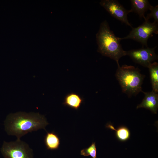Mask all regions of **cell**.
Listing matches in <instances>:
<instances>
[{"label":"cell","mask_w":158,"mask_h":158,"mask_svg":"<svg viewBox=\"0 0 158 158\" xmlns=\"http://www.w3.org/2000/svg\"><path fill=\"white\" fill-rule=\"evenodd\" d=\"M48 124L43 115L38 113L21 111L9 114L4 121L7 133L16 136L18 139L29 132L41 129L45 130Z\"/></svg>","instance_id":"obj_1"},{"label":"cell","mask_w":158,"mask_h":158,"mask_svg":"<svg viewBox=\"0 0 158 158\" xmlns=\"http://www.w3.org/2000/svg\"><path fill=\"white\" fill-rule=\"evenodd\" d=\"M98 47L97 51L102 55L115 61L117 65L118 61L126 56V51L120 43V38L116 37L110 28L106 20L102 22L96 35Z\"/></svg>","instance_id":"obj_2"},{"label":"cell","mask_w":158,"mask_h":158,"mask_svg":"<svg viewBox=\"0 0 158 158\" xmlns=\"http://www.w3.org/2000/svg\"><path fill=\"white\" fill-rule=\"evenodd\" d=\"M117 66L115 75L122 92L130 97L142 92V86L145 75L141 73L140 70L132 66Z\"/></svg>","instance_id":"obj_3"},{"label":"cell","mask_w":158,"mask_h":158,"mask_svg":"<svg viewBox=\"0 0 158 158\" xmlns=\"http://www.w3.org/2000/svg\"><path fill=\"white\" fill-rule=\"evenodd\" d=\"M1 151L4 158H33L32 150L20 139L8 142L4 141Z\"/></svg>","instance_id":"obj_4"},{"label":"cell","mask_w":158,"mask_h":158,"mask_svg":"<svg viewBox=\"0 0 158 158\" xmlns=\"http://www.w3.org/2000/svg\"><path fill=\"white\" fill-rule=\"evenodd\" d=\"M131 28L132 30L129 34L124 37L120 38L121 40L133 39L147 47L148 39L153 36V33H158V23L154 22L151 23L149 20H145L142 24L137 27Z\"/></svg>","instance_id":"obj_5"},{"label":"cell","mask_w":158,"mask_h":158,"mask_svg":"<svg viewBox=\"0 0 158 158\" xmlns=\"http://www.w3.org/2000/svg\"><path fill=\"white\" fill-rule=\"evenodd\" d=\"M156 47L142 48L126 51V55L129 56L135 62L148 68L154 61L158 59L155 49Z\"/></svg>","instance_id":"obj_6"},{"label":"cell","mask_w":158,"mask_h":158,"mask_svg":"<svg viewBox=\"0 0 158 158\" xmlns=\"http://www.w3.org/2000/svg\"><path fill=\"white\" fill-rule=\"evenodd\" d=\"M99 4L111 16L132 27L128 19V15L131 12L130 10H126L117 0H102Z\"/></svg>","instance_id":"obj_7"},{"label":"cell","mask_w":158,"mask_h":158,"mask_svg":"<svg viewBox=\"0 0 158 158\" xmlns=\"http://www.w3.org/2000/svg\"><path fill=\"white\" fill-rule=\"evenodd\" d=\"M145 97L140 104L137 106V109L143 108L156 114L158 108V95L152 91L145 92Z\"/></svg>","instance_id":"obj_8"},{"label":"cell","mask_w":158,"mask_h":158,"mask_svg":"<svg viewBox=\"0 0 158 158\" xmlns=\"http://www.w3.org/2000/svg\"><path fill=\"white\" fill-rule=\"evenodd\" d=\"M131 12H134L137 13L140 18H143L144 19L145 16L144 14L151 6L147 0H131Z\"/></svg>","instance_id":"obj_9"},{"label":"cell","mask_w":158,"mask_h":158,"mask_svg":"<svg viewBox=\"0 0 158 158\" xmlns=\"http://www.w3.org/2000/svg\"><path fill=\"white\" fill-rule=\"evenodd\" d=\"M84 99L75 93L71 92L65 96L63 104L71 108L78 110L84 102Z\"/></svg>","instance_id":"obj_10"},{"label":"cell","mask_w":158,"mask_h":158,"mask_svg":"<svg viewBox=\"0 0 158 158\" xmlns=\"http://www.w3.org/2000/svg\"><path fill=\"white\" fill-rule=\"evenodd\" d=\"M44 141L47 149L49 150H56L59 148L60 145V138L54 131L47 132Z\"/></svg>","instance_id":"obj_11"},{"label":"cell","mask_w":158,"mask_h":158,"mask_svg":"<svg viewBox=\"0 0 158 158\" xmlns=\"http://www.w3.org/2000/svg\"><path fill=\"white\" fill-rule=\"evenodd\" d=\"M107 128L114 130L116 131L115 135L117 138L121 142H125L128 140L130 138V132L129 130L126 126H121L116 129L111 123H107L106 126Z\"/></svg>","instance_id":"obj_12"},{"label":"cell","mask_w":158,"mask_h":158,"mask_svg":"<svg viewBox=\"0 0 158 158\" xmlns=\"http://www.w3.org/2000/svg\"><path fill=\"white\" fill-rule=\"evenodd\" d=\"M150 74L152 91L157 93L158 92V63L153 62L148 68Z\"/></svg>","instance_id":"obj_13"},{"label":"cell","mask_w":158,"mask_h":158,"mask_svg":"<svg viewBox=\"0 0 158 158\" xmlns=\"http://www.w3.org/2000/svg\"><path fill=\"white\" fill-rule=\"evenodd\" d=\"M80 154L84 156H90L92 158H96L97 149L95 142H92L88 147L81 150Z\"/></svg>","instance_id":"obj_14"},{"label":"cell","mask_w":158,"mask_h":158,"mask_svg":"<svg viewBox=\"0 0 158 158\" xmlns=\"http://www.w3.org/2000/svg\"><path fill=\"white\" fill-rule=\"evenodd\" d=\"M150 13L147 14L145 18V20H148L151 18H153L154 20V22L158 23V6L156 5L154 7L151 6L149 9Z\"/></svg>","instance_id":"obj_15"}]
</instances>
